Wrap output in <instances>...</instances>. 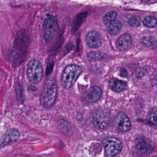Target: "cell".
Here are the masks:
<instances>
[{"instance_id":"cell-15","label":"cell","mask_w":157,"mask_h":157,"mask_svg":"<svg viewBox=\"0 0 157 157\" xmlns=\"http://www.w3.org/2000/svg\"><path fill=\"white\" fill-rule=\"evenodd\" d=\"M122 24L120 21L114 20L107 26V31L112 36L117 35L121 31Z\"/></svg>"},{"instance_id":"cell-21","label":"cell","mask_w":157,"mask_h":157,"mask_svg":"<svg viewBox=\"0 0 157 157\" xmlns=\"http://www.w3.org/2000/svg\"><path fill=\"white\" fill-rule=\"evenodd\" d=\"M141 42L143 45L147 47H149L152 44L151 38L148 37H145L142 38L141 40Z\"/></svg>"},{"instance_id":"cell-1","label":"cell","mask_w":157,"mask_h":157,"mask_svg":"<svg viewBox=\"0 0 157 157\" xmlns=\"http://www.w3.org/2000/svg\"><path fill=\"white\" fill-rule=\"evenodd\" d=\"M57 96V85L54 78L48 79L41 92L40 102L46 108H49L54 105Z\"/></svg>"},{"instance_id":"cell-13","label":"cell","mask_w":157,"mask_h":157,"mask_svg":"<svg viewBox=\"0 0 157 157\" xmlns=\"http://www.w3.org/2000/svg\"><path fill=\"white\" fill-rule=\"evenodd\" d=\"M109 87L113 91L116 92H122L126 90L127 84L124 81L116 78H111L109 82Z\"/></svg>"},{"instance_id":"cell-2","label":"cell","mask_w":157,"mask_h":157,"mask_svg":"<svg viewBox=\"0 0 157 157\" xmlns=\"http://www.w3.org/2000/svg\"><path fill=\"white\" fill-rule=\"evenodd\" d=\"M82 73V69L77 65H71L65 67L62 75L61 84L63 87L69 89L73 85Z\"/></svg>"},{"instance_id":"cell-11","label":"cell","mask_w":157,"mask_h":157,"mask_svg":"<svg viewBox=\"0 0 157 157\" xmlns=\"http://www.w3.org/2000/svg\"><path fill=\"white\" fill-rule=\"evenodd\" d=\"M132 43V39L128 34H123L119 37L116 41V46L118 49L124 51L128 49Z\"/></svg>"},{"instance_id":"cell-9","label":"cell","mask_w":157,"mask_h":157,"mask_svg":"<svg viewBox=\"0 0 157 157\" xmlns=\"http://www.w3.org/2000/svg\"><path fill=\"white\" fill-rule=\"evenodd\" d=\"M58 19L55 17H52L44 21L43 26L44 37L46 40H50L58 27Z\"/></svg>"},{"instance_id":"cell-7","label":"cell","mask_w":157,"mask_h":157,"mask_svg":"<svg viewBox=\"0 0 157 157\" xmlns=\"http://www.w3.org/2000/svg\"><path fill=\"white\" fill-rule=\"evenodd\" d=\"M113 125L115 129L120 132H126L131 128V120L126 113L120 112L114 117Z\"/></svg>"},{"instance_id":"cell-4","label":"cell","mask_w":157,"mask_h":157,"mask_svg":"<svg viewBox=\"0 0 157 157\" xmlns=\"http://www.w3.org/2000/svg\"><path fill=\"white\" fill-rule=\"evenodd\" d=\"M92 121L95 127L100 130H106L110 123V113L107 110L99 109L93 113Z\"/></svg>"},{"instance_id":"cell-3","label":"cell","mask_w":157,"mask_h":157,"mask_svg":"<svg viewBox=\"0 0 157 157\" xmlns=\"http://www.w3.org/2000/svg\"><path fill=\"white\" fill-rule=\"evenodd\" d=\"M27 74L31 83L35 84L39 83L42 80L43 75L41 63L37 60H31L28 64Z\"/></svg>"},{"instance_id":"cell-19","label":"cell","mask_w":157,"mask_h":157,"mask_svg":"<svg viewBox=\"0 0 157 157\" xmlns=\"http://www.w3.org/2000/svg\"><path fill=\"white\" fill-rule=\"evenodd\" d=\"M143 23L147 27L153 28L157 25V20L155 17L148 16L144 18Z\"/></svg>"},{"instance_id":"cell-16","label":"cell","mask_w":157,"mask_h":157,"mask_svg":"<svg viewBox=\"0 0 157 157\" xmlns=\"http://www.w3.org/2000/svg\"><path fill=\"white\" fill-rule=\"evenodd\" d=\"M147 120L151 127L157 128V108L152 109L148 112Z\"/></svg>"},{"instance_id":"cell-17","label":"cell","mask_w":157,"mask_h":157,"mask_svg":"<svg viewBox=\"0 0 157 157\" xmlns=\"http://www.w3.org/2000/svg\"><path fill=\"white\" fill-rule=\"evenodd\" d=\"M106 57V54L101 52L92 51L88 54L87 58L90 61H101Z\"/></svg>"},{"instance_id":"cell-5","label":"cell","mask_w":157,"mask_h":157,"mask_svg":"<svg viewBox=\"0 0 157 157\" xmlns=\"http://www.w3.org/2000/svg\"><path fill=\"white\" fill-rule=\"evenodd\" d=\"M105 154L108 157L115 156L121 151L122 143L120 139L115 137H106L102 140Z\"/></svg>"},{"instance_id":"cell-8","label":"cell","mask_w":157,"mask_h":157,"mask_svg":"<svg viewBox=\"0 0 157 157\" xmlns=\"http://www.w3.org/2000/svg\"><path fill=\"white\" fill-rule=\"evenodd\" d=\"M102 94V90L98 86L92 87L83 95L82 101L86 105L93 104L101 98Z\"/></svg>"},{"instance_id":"cell-10","label":"cell","mask_w":157,"mask_h":157,"mask_svg":"<svg viewBox=\"0 0 157 157\" xmlns=\"http://www.w3.org/2000/svg\"><path fill=\"white\" fill-rule=\"evenodd\" d=\"M87 45L91 48H98L101 45V38L97 31L92 30L87 34L86 37Z\"/></svg>"},{"instance_id":"cell-18","label":"cell","mask_w":157,"mask_h":157,"mask_svg":"<svg viewBox=\"0 0 157 157\" xmlns=\"http://www.w3.org/2000/svg\"><path fill=\"white\" fill-rule=\"evenodd\" d=\"M117 14L114 11H110L107 13L103 18V23L106 26L115 20L117 17Z\"/></svg>"},{"instance_id":"cell-12","label":"cell","mask_w":157,"mask_h":157,"mask_svg":"<svg viewBox=\"0 0 157 157\" xmlns=\"http://www.w3.org/2000/svg\"><path fill=\"white\" fill-rule=\"evenodd\" d=\"M20 136V132L17 129L12 128L6 133L3 140L2 144L6 145L17 140Z\"/></svg>"},{"instance_id":"cell-24","label":"cell","mask_w":157,"mask_h":157,"mask_svg":"<svg viewBox=\"0 0 157 157\" xmlns=\"http://www.w3.org/2000/svg\"><path fill=\"white\" fill-rule=\"evenodd\" d=\"M154 48L155 50L157 51V41L155 42V44H154Z\"/></svg>"},{"instance_id":"cell-23","label":"cell","mask_w":157,"mask_h":157,"mask_svg":"<svg viewBox=\"0 0 157 157\" xmlns=\"http://www.w3.org/2000/svg\"><path fill=\"white\" fill-rule=\"evenodd\" d=\"M153 83H154V85L157 87V72L154 76V79H153Z\"/></svg>"},{"instance_id":"cell-22","label":"cell","mask_w":157,"mask_h":157,"mask_svg":"<svg viewBox=\"0 0 157 157\" xmlns=\"http://www.w3.org/2000/svg\"><path fill=\"white\" fill-rule=\"evenodd\" d=\"M120 75L124 77H127L128 76V73L127 71L124 68H122L120 70Z\"/></svg>"},{"instance_id":"cell-6","label":"cell","mask_w":157,"mask_h":157,"mask_svg":"<svg viewBox=\"0 0 157 157\" xmlns=\"http://www.w3.org/2000/svg\"><path fill=\"white\" fill-rule=\"evenodd\" d=\"M135 150L137 155L145 156L153 152L154 147L150 141L146 137L140 136L136 140Z\"/></svg>"},{"instance_id":"cell-14","label":"cell","mask_w":157,"mask_h":157,"mask_svg":"<svg viewBox=\"0 0 157 157\" xmlns=\"http://www.w3.org/2000/svg\"><path fill=\"white\" fill-rule=\"evenodd\" d=\"M57 125L60 131L64 135L70 136L72 134L71 127L65 120H59L57 122Z\"/></svg>"},{"instance_id":"cell-20","label":"cell","mask_w":157,"mask_h":157,"mask_svg":"<svg viewBox=\"0 0 157 157\" xmlns=\"http://www.w3.org/2000/svg\"><path fill=\"white\" fill-rule=\"evenodd\" d=\"M141 23H142V19L140 17L137 16L132 17L129 19L128 22L129 25L134 27H137L141 25Z\"/></svg>"}]
</instances>
